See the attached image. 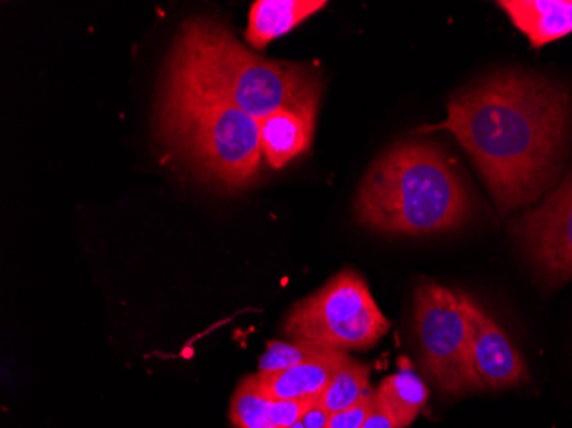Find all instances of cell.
<instances>
[{
    "label": "cell",
    "instance_id": "1",
    "mask_svg": "<svg viewBox=\"0 0 572 428\" xmlns=\"http://www.w3.org/2000/svg\"><path fill=\"white\" fill-rule=\"evenodd\" d=\"M450 131L474 159L502 213L537 203L561 174L572 131L568 90L541 75L499 72L456 93Z\"/></svg>",
    "mask_w": 572,
    "mask_h": 428
},
{
    "label": "cell",
    "instance_id": "2",
    "mask_svg": "<svg viewBox=\"0 0 572 428\" xmlns=\"http://www.w3.org/2000/svg\"><path fill=\"white\" fill-rule=\"evenodd\" d=\"M321 93L322 78L312 66L263 59L210 17L183 21L162 87V96L228 105L258 120L321 99Z\"/></svg>",
    "mask_w": 572,
    "mask_h": 428
},
{
    "label": "cell",
    "instance_id": "3",
    "mask_svg": "<svg viewBox=\"0 0 572 428\" xmlns=\"http://www.w3.org/2000/svg\"><path fill=\"white\" fill-rule=\"evenodd\" d=\"M469 213L472 199L454 163L441 147L421 141L385 151L355 201L358 222L385 234L454 230Z\"/></svg>",
    "mask_w": 572,
    "mask_h": 428
},
{
    "label": "cell",
    "instance_id": "4",
    "mask_svg": "<svg viewBox=\"0 0 572 428\" xmlns=\"http://www.w3.org/2000/svg\"><path fill=\"white\" fill-rule=\"evenodd\" d=\"M156 132L206 182L240 191L258 180L263 159L259 120L237 108L162 96Z\"/></svg>",
    "mask_w": 572,
    "mask_h": 428
},
{
    "label": "cell",
    "instance_id": "5",
    "mask_svg": "<svg viewBox=\"0 0 572 428\" xmlns=\"http://www.w3.org/2000/svg\"><path fill=\"white\" fill-rule=\"evenodd\" d=\"M283 330L291 342L351 352L378 345L390 330V321L362 276L346 270L315 294L295 304Z\"/></svg>",
    "mask_w": 572,
    "mask_h": 428
},
{
    "label": "cell",
    "instance_id": "6",
    "mask_svg": "<svg viewBox=\"0 0 572 428\" xmlns=\"http://www.w3.org/2000/svg\"><path fill=\"white\" fill-rule=\"evenodd\" d=\"M415 331L424 370L442 393L481 391L472 367V331L462 294L421 283L415 292Z\"/></svg>",
    "mask_w": 572,
    "mask_h": 428
},
{
    "label": "cell",
    "instance_id": "7",
    "mask_svg": "<svg viewBox=\"0 0 572 428\" xmlns=\"http://www.w3.org/2000/svg\"><path fill=\"white\" fill-rule=\"evenodd\" d=\"M526 259L545 285L572 278V171L541 206L526 211L511 226Z\"/></svg>",
    "mask_w": 572,
    "mask_h": 428
},
{
    "label": "cell",
    "instance_id": "8",
    "mask_svg": "<svg viewBox=\"0 0 572 428\" xmlns=\"http://www.w3.org/2000/svg\"><path fill=\"white\" fill-rule=\"evenodd\" d=\"M462 301L472 331V367L481 389L501 391L528 382L525 358L501 325L469 295L462 294Z\"/></svg>",
    "mask_w": 572,
    "mask_h": 428
},
{
    "label": "cell",
    "instance_id": "9",
    "mask_svg": "<svg viewBox=\"0 0 572 428\" xmlns=\"http://www.w3.org/2000/svg\"><path fill=\"white\" fill-rule=\"evenodd\" d=\"M319 102L321 99H312L295 107L279 108L259 120L263 158L271 168L279 170L309 150L314 138Z\"/></svg>",
    "mask_w": 572,
    "mask_h": 428
},
{
    "label": "cell",
    "instance_id": "10",
    "mask_svg": "<svg viewBox=\"0 0 572 428\" xmlns=\"http://www.w3.org/2000/svg\"><path fill=\"white\" fill-rule=\"evenodd\" d=\"M351 358L346 352L327 349L319 357L309 358L290 369L275 373H255L258 385L271 400H300L321 396L334 373Z\"/></svg>",
    "mask_w": 572,
    "mask_h": 428
},
{
    "label": "cell",
    "instance_id": "11",
    "mask_svg": "<svg viewBox=\"0 0 572 428\" xmlns=\"http://www.w3.org/2000/svg\"><path fill=\"white\" fill-rule=\"evenodd\" d=\"M499 5L533 48L572 33V0H504Z\"/></svg>",
    "mask_w": 572,
    "mask_h": 428
},
{
    "label": "cell",
    "instance_id": "12",
    "mask_svg": "<svg viewBox=\"0 0 572 428\" xmlns=\"http://www.w3.org/2000/svg\"><path fill=\"white\" fill-rule=\"evenodd\" d=\"M326 5L324 0H258L249 11L246 40L255 50L290 33Z\"/></svg>",
    "mask_w": 572,
    "mask_h": 428
},
{
    "label": "cell",
    "instance_id": "13",
    "mask_svg": "<svg viewBox=\"0 0 572 428\" xmlns=\"http://www.w3.org/2000/svg\"><path fill=\"white\" fill-rule=\"evenodd\" d=\"M376 394L393 417L397 428H406L414 424L429 400L426 382L409 367L385 377Z\"/></svg>",
    "mask_w": 572,
    "mask_h": 428
},
{
    "label": "cell",
    "instance_id": "14",
    "mask_svg": "<svg viewBox=\"0 0 572 428\" xmlns=\"http://www.w3.org/2000/svg\"><path fill=\"white\" fill-rule=\"evenodd\" d=\"M370 370L367 365L350 360L334 373L330 384L322 391L318 403L333 415L357 405L358 401L369 396Z\"/></svg>",
    "mask_w": 572,
    "mask_h": 428
},
{
    "label": "cell",
    "instance_id": "15",
    "mask_svg": "<svg viewBox=\"0 0 572 428\" xmlns=\"http://www.w3.org/2000/svg\"><path fill=\"white\" fill-rule=\"evenodd\" d=\"M271 400L261 391L258 379L249 376L235 389L230 401V421L235 428H275L271 420Z\"/></svg>",
    "mask_w": 572,
    "mask_h": 428
},
{
    "label": "cell",
    "instance_id": "16",
    "mask_svg": "<svg viewBox=\"0 0 572 428\" xmlns=\"http://www.w3.org/2000/svg\"><path fill=\"white\" fill-rule=\"evenodd\" d=\"M330 348L303 342H271L266 352L259 360V373H275L290 369L294 365L302 364L309 358L319 357Z\"/></svg>",
    "mask_w": 572,
    "mask_h": 428
},
{
    "label": "cell",
    "instance_id": "17",
    "mask_svg": "<svg viewBox=\"0 0 572 428\" xmlns=\"http://www.w3.org/2000/svg\"><path fill=\"white\" fill-rule=\"evenodd\" d=\"M319 396L300 400H275L271 408V420L275 428H290L302 421L303 415L318 403Z\"/></svg>",
    "mask_w": 572,
    "mask_h": 428
},
{
    "label": "cell",
    "instance_id": "18",
    "mask_svg": "<svg viewBox=\"0 0 572 428\" xmlns=\"http://www.w3.org/2000/svg\"><path fill=\"white\" fill-rule=\"evenodd\" d=\"M374 403L376 393H370L369 396L358 401L357 405L351 406V408L333 413L327 428H362L367 417H369V413L374 408Z\"/></svg>",
    "mask_w": 572,
    "mask_h": 428
},
{
    "label": "cell",
    "instance_id": "19",
    "mask_svg": "<svg viewBox=\"0 0 572 428\" xmlns=\"http://www.w3.org/2000/svg\"><path fill=\"white\" fill-rule=\"evenodd\" d=\"M362 428H397L393 417H391L388 409H385L381 401H379L378 394H376L374 408L369 413V417H367Z\"/></svg>",
    "mask_w": 572,
    "mask_h": 428
},
{
    "label": "cell",
    "instance_id": "20",
    "mask_svg": "<svg viewBox=\"0 0 572 428\" xmlns=\"http://www.w3.org/2000/svg\"><path fill=\"white\" fill-rule=\"evenodd\" d=\"M331 413L327 409L322 408L319 403H315L309 412L303 415L300 424L306 428H327L330 424Z\"/></svg>",
    "mask_w": 572,
    "mask_h": 428
},
{
    "label": "cell",
    "instance_id": "21",
    "mask_svg": "<svg viewBox=\"0 0 572 428\" xmlns=\"http://www.w3.org/2000/svg\"><path fill=\"white\" fill-rule=\"evenodd\" d=\"M290 428H306V427H303L302 424H297V425H294V427H290Z\"/></svg>",
    "mask_w": 572,
    "mask_h": 428
}]
</instances>
